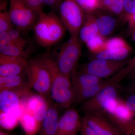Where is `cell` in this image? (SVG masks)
Segmentation results:
<instances>
[{
  "mask_svg": "<svg viewBox=\"0 0 135 135\" xmlns=\"http://www.w3.org/2000/svg\"><path fill=\"white\" fill-rule=\"evenodd\" d=\"M41 57L51 77L50 97L59 108H70L75 101V92L70 77L60 71L55 59L53 57L48 55Z\"/></svg>",
  "mask_w": 135,
  "mask_h": 135,
  "instance_id": "1",
  "label": "cell"
},
{
  "mask_svg": "<svg viewBox=\"0 0 135 135\" xmlns=\"http://www.w3.org/2000/svg\"><path fill=\"white\" fill-rule=\"evenodd\" d=\"M37 43L44 47L53 46L64 35L66 29L61 19L53 14L40 13L33 29Z\"/></svg>",
  "mask_w": 135,
  "mask_h": 135,
  "instance_id": "2",
  "label": "cell"
},
{
  "mask_svg": "<svg viewBox=\"0 0 135 135\" xmlns=\"http://www.w3.org/2000/svg\"><path fill=\"white\" fill-rule=\"evenodd\" d=\"M105 116L122 135H133L135 131V117L124 100L118 97L111 101Z\"/></svg>",
  "mask_w": 135,
  "mask_h": 135,
  "instance_id": "3",
  "label": "cell"
},
{
  "mask_svg": "<svg viewBox=\"0 0 135 135\" xmlns=\"http://www.w3.org/2000/svg\"><path fill=\"white\" fill-rule=\"evenodd\" d=\"M28 84L40 95L50 97L51 80L50 73L41 57L28 60L26 70Z\"/></svg>",
  "mask_w": 135,
  "mask_h": 135,
  "instance_id": "4",
  "label": "cell"
},
{
  "mask_svg": "<svg viewBox=\"0 0 135 135\" xmlns=\"http://www.w3.org/2000/svg\"><path fill=\"white\" fill-rule=\"evenodd\" d=\"M78 36L79 34L71 36L63 44L55 59L60 71L70 77L73 71L77 69L81 55V45Z\"/></svg>",
  "mask_w": 135,
  "mask_h": 135,
  "instance_id": "5",
  "label": "cell"
},
{
  "mask_svg": "<svg viewBox=\"0 0 135 135\" xmlns=\"http://www.w3.org/2000/svg\"><path fill=\"white\" fill-rule=\"evenodd\" d=\"M119 84L110 85L82 104L81 109L85 113H92L105 116L110 103L118 98Z\"/></svg>",
  "mask_w": 135,
  "mask_h": 135,
  "instance_id": "6",
  "label": "cell"
},
{
  "mask_svg": "<svg viewBox=\"0 0 135 135\" xmlns=\"http://www.w3.org/2000/svg\"><path fill=\"white\" fill-rule=\"evenodd\" d=\"M60 10V19L71 36L79 34L85 17L82 8L75 0H65Z\"/></svg>",
  "mask_w": 135,
  "mask_h": 135,
  "instance_id": "7",
  "label": "cell"
},
{
  "mask_svg": "<svg viewBox=\"0 0 135 135\" xmlns=\"http://www.w3.org/2000/svg\"><path fill=\"white\" fill-rule=\"evenodd\" d=\"M128 60L114 61L94 59L89 62L81 66L78 71L103 79L116 74L126 65Z\"/></svg>",
  "mask_w": 135,
  "mask_h": 135,
  "instance_id": "8",
  "label": "cell"
},
{
  "mask_svg": "<svg viewBox=\"0 0 135 135\" xmlns=\"http://www.w3.org/2000/svg\"><path fill=\"white\" fill-rule=\"evenodd\" d=\"M33 11L21 0H12L9 15L12 25L22 33L33 29L38 19Z\"/></svg>",
  "mask_w": 135,
  "mask_h": 135,
  "instance_id": "9",
  "label": "cell"
},
{
  "mask_svg": "<svg viewBox=\"0 0 135 135\" xmlns=\"http://www.w3.org/2000/svg\"><path fill=\"white\" fill-rule=\"evenodd\" d=\"M27 97L19 93L9 90L0 91L1 112L9 114L19 118L22 113V107L23 100Z\"/></svg>",
  "mask_w": 135,
  "mask_h": 135,
  "instance_id": "10",
  "label": "cell"
},
{
  "mask_svg": "<svg viewBox=\"0 0 135 135\" xmlns=\"http://www.w3.org/2000/svg\"><path fill=\"white\" fill-rule=\"evenodd\" d=\"M28 60L21 57L0 53V76L8 77L22 74L28 65Z\"/></svg>",
  "mask_w": 135,
  "mask_h": 135,
  "instance_id": "11",
  "label": "cell"
},
{
  "mask_svg": "<svg viewBox=\"0 0 135 135\" xmlns=\"http://www.w3.org/2000/svg\"><path fill=\"white\" fill-rule=\"evenodd\" d=\"M81 120L76 110L68 109L60 117L54 135L77 134L80 129Z\"/></svg>",
  "mask_w": 135,
  "mask_h": 135,
  "instance_id": "12",
  "label": "cell"
},
{
  "mask_svg": "<svg viewBox=\"0 0 135 135\" xmlns=\"http://www.w3.org/2000/svg\"><path fill=\"white\" fill-rule=\"evenodd\" d=\"M3 90H13L26 97L29 96L31 89L28 84L26 71L19 75L0 76V91Z\"/></svg>",
  "mask_w": 135,
  "mask_h": 135,
  "instance_id": "13",
  "label": "cell"
},
{
  "mask_svg": "<svg viewBox=\"0 0 135 135\" xmlns=\"http://www.w3.org/2000/svg\"><path fill=\"white\" fill-rule=\"evenodd\" d=\"M46 97L40 94H30L25 102L26 110L31 114L42 126L50 104Z\"/></svg>",
  "mask_w": 135,
  "mask_h": 135,
  "instance_id": "14",
  "label": "cell"
},
{
  "mask_svg": "<svg viewBox=\"0 0 135 135\" xmlns=\"http://www.w3.org/2000/svg\"><path fill=\"white\" fill-rule=\"evenodd\" d=\"M83 118L98 135H122L105 116L85 113Z\"/></svg>",
  "mask_w": 135,
  "mask_h": 135,
  "instance_id": "15",
  "label": "cell"
},
{
  "mask_svg": "<svg viewBox=\"0 0 135 135\" xmlns=\"http://www.w3.org/2000/svg\"><path fill=\"white\" fill-rule=\"evenodd\" d=\"M116 83L112 77L105 80H103L97 84L83 88L75 90V104H83L98 94L106 87Z\"/></svg>",
  "mask_w": 135,
  "mask_h": 135,
  "instance_id": "16",
  "label": "cell"
},
{
  "mask_svg": "<svg viewBox=\"0 0 135 135\" xmlns=\"http://www.w3.org/2000/svg\"><path fill=\"white\" fill-rule=\"evenodd\" d=\"M59 107L56 104H50L44 119L39 135H54L59 121Z\"/></svg>",
  "mask_w": 135,
  "mask_h": 135,
  "instance_id": "17",
  "label": "cell"
},
{
  "mask_svg": "<svg viewBox=\"0 0 135 135\" xmlns=\"http://www.w3.org/2000/svg\"><path fill=\"white\" fill-rule=\"evenodd\" d=\"M0 53L7 55L21 57L26 59L29 56L27 49L18 47L10 43L8 32H0Z\"/></svg>",
  "mask_w": 135,
  "mask_h": 135,
  "instance_id": "18",
  "label": "cell"
},
{
  "mask_svg": "<svg viewBox=\"0 0 135 135\" xmlns=\"http://www.w3.org/2000/svg\"><path fill=\"white\" fill-rule=\"evenodd\" d=\"M99 34V29L95 16L92 13H88L85 16L84 22L79 32L80 40L85 44Z\"/></svg>",
  "mask_w": 135,
  "mask_h": 135,
  "instance_id": "19",
  "label": "cell"
},
{
  "mask_svg": "<svg viewBox=\"0 0 135 135\" xmlns=\"http://www.w3.org/2000/svg\"><path fill=\"white\" fill-rule=\"evenodd\" d=\"M70 79L74 91L97 84L103 80L88 74L80 72L77 69L73 71Z\"/></svg>",
  "mask_w": 135,
  "mask_h": 135,
  "instance_id": "20",
  "label": "cell"
},
{
  "mask_svg": "<svg viewBox=\"0 0 135 135\" xmlns=\"http://www.w3.org/2000/svg\"><path fill=\"white\" fill-rule=\"evenodd\" d=\"M94 15L95 17L99 34L106 38L114 31L117 25V20L113 16L108 14L97 13Z\"/></svg>",
  "mask_w": 135,
  "mask_h": 135,
  "instance_id": "21",
  "label": "cell"
},
{
  "mask_svg": "<svg viewBox=\"0 0 135 135\" xmlns=\"http://www.w3.org/2000/svg\"><path fill=\"white\" fill-rule=\"evenodd\" d=\"M132 51L131 46L118 49L102 51L94 54V59H106L114 61L126 60Z\"/></svg>",
  "mask_w": 135,
  "mask_h": 135,
  "instance_id": "22",
  "label": "cell"
},
{
  "mask_svg": "<svg viewBox=\"0 0 135 135\" xmlns=\"http://www.w3.org/2000/svg\"><path fill=\"white\" fill-rule=\"evenodd\" d=\"M19 122L26 135H36L41 127L34 116L27 110L22 112Z\"/></svg>",
  "mask_w": 135,
  "mask_h": 135,
  "instance_id": "23",
  "label": "cell"
},
{
  "mask_svg": "<svg viewBox=\"0 0 135 135\" xmlns=\"http://www.w3.org/2000/svg\"><path fill=\"white\" fill-rule=\"evenodd\" d=\"M100 8L103 9L116 15H120L124 11L123 0H103L100 1Z\"/></svg>",
  "mask_w": 135,
  "mask_h": 135,
  "instance_id": "24",
  "label": "cell"
},
{
  "mask_svg": "<svg viewBox=\"0 0 135 135\" xmlns=\"http://www.w3.org/2000/svg\"><path fill=\"white\" fill-rule=\"evenodd\" d=\"M19 118L9 114L1 112L0 123L3 128L8 130L14 129L17 126Z\"/></svg>",
  "mask_w": 135,
  "mask_h": 135,
  "instance_id": "25",
  "label": "cell"
},
{
  "mask_svg": "<svg viewBox=\"0 0 135 135\" xmlns=\"http://www.w3.org/2000/svg\"><path fill=\"white\" fill-rule=\"evenodd\" d=\"M129 46L130 45L122 38L118 37H113L107 40L106 39L100 51L104 50L118 49Z\"/></svg>",
  "mask_w": 135,
  "mask_h": 135,
  "instance_id": "26",
  "label": "cell"
},
{
  "mask_svg": "<svg viewBox=\"0 0 135 135\" xmlns=\"http://www.w3.org/2000/svg\"><path fill=\"white\" fill-rule=\"evenodd\" d=\"M106 40V38L99 34L92 37L85 44L91 53L96 54L101 51Z\"/></svg>",
  "mask_w": 135,
  "mask_h": 135,
  "instance_id": "27",
  "label": "cell"
},
{
  "mask_svg": "<svg viewBox=\"0 0 135 135\" xmlns=\"http://www.w3.org/2000/svg\"><path fill=\"white\" fill-rule=\"evenodd\" d=\"M21 33L17 29L12 28L8 32L9 42L12 45L26 49L28 41L22 37Z\"/></svg>",
  "mask_w": 135,
  "mask_h": 135,
  "instance_id": "28",
  "label": "cell"
},
{
  "mask_svg": "<svg viewBox=\"0 0 135 135\" xmlns=\"http://www.w3.org/2000/svg\"><path fill=\"white\" fill-rule=\"evenodd\" d=\"M83 10L88 13H92L100 8V0H75Z\"/></svg>",
  "mask_w": 135,
  "mask_h": 135,
  "instance_id": "29",
  "label": "cell"
},
{
  "mask_svg": "<svg viewBox=\"0 0 135 135\" xmlns=\"http://www.w3.org/2000/svg\"><path fill=\"white\" fill-rule=\"evenodd\" d=\"M9 13H2L0 16V32H8L13 28Z\"/></svg>",
  "mask_w": 135,
  "mask_h": 135,
  "instance_id": "30",
  "label": "cell"
},
{
  "mask_svg": "<svg viewBox=\"0 0 135 135\" xmlns=\"http://www.w3.org/2000/svg\"><path fill=\"white\" fill-rule=\"evenodd\" d=\"M135 68V55L133 58L128 60L127 64L121 70L117 73V75L123 80Z\"/></svg>",
  "mask_w": 135,
  "mask_h": 135,
  "instance_id": "31",
  "label": "cell"
},
{
  "mask_svg": "<svg viewBox=\"0 0 135 135\" xmlns=\"http://www.w3.org/2000/svg\"><path fill=\"white\" fill-rule=\"evenodd\" d=\"M124 11L123 16L135 12V0H123Z\"/></svg>",
  "mask_w": 135,
  "mask_h": 135,
  "instance_id": "32",
  "label": "cell"
},
{
  "mask_svg": "<svg viewBox=\"0 0 135 135\" xmlns=\"http://www.w3.org/2000/svg\"><path fill=\"white\" fill-rule=\"evenodd\" d=\"M81 135H98L95 131L82 118L80 129Z\"/></svg>",
  "mask_w": 135,
  "mask_h": 135,
  "instance_id": "33",
  "label": "cell"
},
{
  "mask_svg": "<svg viewBox=\"0 0 135 135\" xmlns=\"http://www.w3.org/2000/svg\"><path fill=\"white\" fill-rule=\"evenodd\" d=\"M124 22L128 23L131 32L135 28V12L131 15L123 16Z\"/></svg>",
  "mask_w": 135,
  "mask_h": 135,
  "instance_id": "34",
  "label": "cell"
},
{
  "mask_svg": "<svg viewBox=\"0 0 135 135\" xmlns=\"http://www.w3.org/2000/svg\"><path fill=\"white\" fill-rule=\"evenodd\" d=\"M125 101L127 106L135 117V94H131Z\"/></svg>",
  "mask_w": 135,
  "mask_h": 135,
  "instance_id": "35",
  "label": "cell"
},
{
  "mask_svg": "<svg viewBox=\"0 0 135 135\" xmlns=\"http://www.w3.org/2000/svg\"><path fill=\"white\" fill-rule=\"evenodd\" d=\"M25 1L26 3L29 7L32 9L34 10L37 9L42 3L43 2V0H24Z\"/></svg>",
  "mask_w": 135,
  "mask_h": 135,
  "instance_id": "36",
  "label": "cell"
},
{
  "mask_svg": "<svg viewBox=\"0 0 135 135\" xmlns=\"http://www.w3.org/2000/svg\"><path fill=\"white\" fill-rule=\"evenodd\" d=\"M129 90L131 94H135V80H133V81L131 84Z\"/></svg>",
  "mask_w": 135,
  "mask_h": 135,
  "instance_id": "37",
  "label": "cell"
},
{
  "mask_svg": "<svg viewBox=\"0 0 135 135\" xmlns=\"http://www.w3.org/2000/svg\"><path fill=\"white\" fill-rule=\"evenodd\" d=\"M126 78L129 79L135 80V68L127 75Z\"/></svg>",
  "mask_w": 135,
  "mask_h": 135,
  "instance_id": "38",
  "label": "cell"
},
{
  "mask_svg": "<svg viewBox=\"0 0 135 135\" xmlns=\"http://www.w3.org/2000/svg\"><path fill=\"white\" fill-rule=\"evenodd\" d=\"M43 2L46 5H52L55 2L56 0H43Z\"/></svg>",
  "mask_w": 135,
  "mask_h": 135,
  "instance_id": "39",
  "label": "cell"
},
{
  "mask_svg": "<svg viewBox=\"0 0 135 135\" xmlns=\"http://www.w3.org/2000/svg\"><path fill=\"white\" fill-rule=\"evenodd\" d=\"M0 135H13L11 133L7 132L3 130H1L0 131Z\"/></svg>",
  "mask_w": 135,
  "mask_h": 135,
  "instance_id": "40",
  "label": "cell"
},
{
  "mask_svg": "<svg viewBox=\"0 0 135 135\" xmlns=\"http://www.w3.org/2000/svg\"><path fill=\"white\" fill-rule=\"evenodd\" d=\"M132 40L135 42V28L131 32Z\"/></svg>",
  "mask_w": 135,
  "mask_h": 135,
  "instance_id": "41",
  "label": "cell"
},
{
  "mask_svg": "<svg viewBox=\"0 0 135 135\" xmlns=\"http://www.w3.org/2000/svg\"><path fill=\"white\" fill-rule=\"evenodd\" d=\"M133 135H135V131L134 132V133H133Z\"/></svg>",
  "mask_w": 135,
  "mask_h": 135,
  "instance_id": "42",
  "label": "cell"
},
{
  "mask_svg": "<svg viewBox=\"0 0 135 135\" xmlns=\"http://www.w3.org/2000/svg\"><path fill=\"white\" fill-rule=\"evenodd\" d=\"M76 135V134H74V135Z\"/></svg>",
  "mask_w": 135,
  "mask_h": 135,
  "instance_id": "43",
  "label": "cell"
},
{
  "mask_svg": "<svg viewBox=\"0 0 135 135\" xmlns=\"http://www.w3.org/2000/svg\"><path fill=\"white\" fill-rule=\"evenodd\" d=\"M100 1H103V0H100Z\"/></svg>",
  "mask_w": 135,
  "mask_h": 135,
  "instance_id": "44",
  "label": "cell"
}]
</instances>
